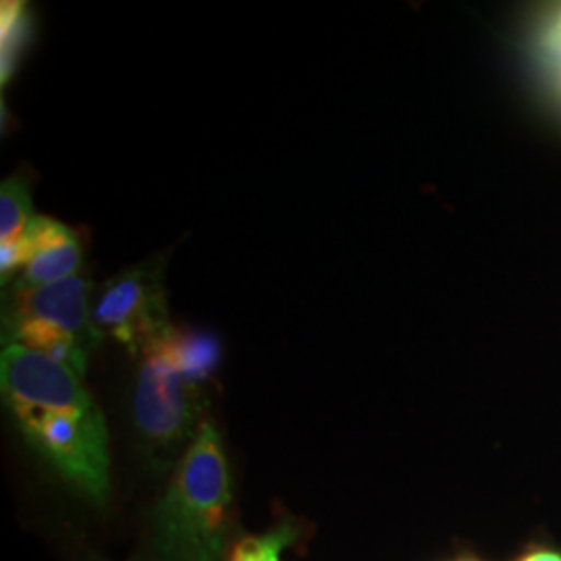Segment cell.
Returning a JSON list of instances; mask_svg holds the SVG:
<instances>
[{"instance_id":"obj_1","label":"cell","mask_w":561,"mask_h":561,"mask_svg":"<svg viewBox=\"0 0 561 561\" xmlns=\"http://www.w3.org/2000/svg\"><path fill=\"white\" fill-rule=\"evenodd\" d=\"M0 389L30 447L102 510L111 489L108 433L83 375L36 350L7 345L0 354Z\"/></svg>"},{"instance_id":"obj_2","label":"cell","mask_w":561,"mask_h":561,"mask_svg":"<svg viewBox=\"0 0 561 561\" xmlns=\"http://www.w3.org/2000/svg\"><path fill=\"white\" fill-rule=\"evenodd\" d=\"M233 486L219 431L204 422L152 514L157 561H221Z\"/></svg>"},{"instance_id":"obj_3","label":"cell","mask_w":561,"mask_h":561,"mask_svg":"<svg viewBox=\"0 0 561 561\" xmlns=\"http://www.w3.org/2000/svg\"><path fill=\"white\" fill-rule=\"evenodd\" d=\"M90 283L83 275L23 287L13 283L2 306V343L21 345L65 362L80 375L101 343L92 322Z\"/></svg>"},{"instance_id":"obj_4","label":"cell","mask_w":561,"mask_h":561,"mask_svg":"<svg viewBox=\"0 0 561 561\" xmlns=\"http://www.w3.org/2000/svg\"><path fill=\"white\" fill-rule=\"evenodd\" d=\"M134 389V424L148 463L162 474L178 466L201 431L206 398L171 356L154 343L141 354Z\"/></svg>"},{"instance_id":"obj_5","label":"cell","mask_w":561,"mask_h":561,"mask_svg":"<svg viewBox=\"0 0 561 561\" xmlns=\"http://www.w3.org/2000/svg\"><path fill=\"white\" fill-rule=\"evenodd\" d=\"M92 322L102 340L119 341L131 354L162 340L173 329L162 262H141L106 280L92 304Z\"/></svg>"},{"instance_id":"obj_6","label":"cell","mask_w":561,"mask_h":561,"mask_svg":"<svg viewBox=\"0 0 561 561\" xmlns=\"http://www.w3.org/2000/svg\"><path fill=\"white\" fill-rule=\"evenodd\" d=\"M81 243L71 227L36 215L27 225L18 250L0 261L2 283L42 287L80 275Z\"/></svg>"},{"instance_id":"obj_7","label":"cell","mask_w":561,"mask_h":561,"mask_svg":"<svg viewBox=\"0 0 561 561\" xmlns=\"http://www.w3.org/2000/svg\"><path fill=\"white\" fill-rule=\"evenodd\" d=\"M157 343H161L162 350L192 381L201 385L210 379V375L215 373L217 364L221 360L219 340L201 331H180L173 327Z\"/></svg>"},{"instance_id":"obj_8","label":"cell","mask_w":561,"mask_h":561,"mask_svg":"<svg viewBox=\"0 0 561 561\" xmlns=\"http://www.w3.org/2000/svg\"><path fill=\"white\" fill-rule=\"evenodd\" d=\"M34 204L27 181L15 175L0 185V261L9 259L32 222Z\"/></svg>"},{"instance_id":"obj_9","label":"cell","mask_w":561,"mask_h":561,"mask_svg":"<svg viewBox=\"0 0 561 561\" xmlns=\"http://www.w3.org/2000/svg\"><path fill=\"white\" fill-rule=\"evenodd\" d=\"M298 539V526L283 522L277 528L243 537L229 553V561H280V553Z\"/></svg>"},{"instance_id":"obj_10","label":"cell","mask_w":561,"mask_h":561,"mask_svg":"<svg viewBox=\"0 0 561 561\" xmlns=\"http://www.w3.org/2000/svg\"><path fill=\"white\" fill-rule=\"evenodd\" d=\"M535 48L547 80L561 99V4L542 15L535 36Z\"/></svg>"},{"instance_id":"obj_11","label":"cell","mask_w":561,"mask_h":561,"mask_svg":"<svg viewBox=\"0 0 561 561\" xmlns=\"http://www.w3.org/2000/svg\"><path fill=\"white\" fill-rule=\"evenodd\" d=\"M27 30H30V20L27 11L20 2H4L2 9V81L11 78L18 60H20L21 50L27 41Z\"/></svg>"},{"instance_id":"obj_12","label":"cell","mask_w":561,"mask_h":561,"mask_svg":"<svg viewBox=\"0 0 561 561\" xmlns=\"http://www.w3.org/2000/svg\"><path fill=\"white\" fill-rule=\"evenodd\" d=\"M518 561H561V553L549 551V549H537V551L522 556Z\"/></svg>"},{"instance_id":"obj_13","label":"cell","mask_w":561,"mask_h":561,"mask_svg":"<svg viewBox=\"0 0 561 561\" xmlns=\"http://www.w3.org/2000/svg\"><path fill=\"white\" fill-rule=\"evenodd\" d=\"M92 561H108V560H92Z\"/></svg>"},{"instance_id":"obj_14","label":"cell","mask_w":561,"mask_h":561,"mask_svg":"<svg viewBox=\"0 0 561 561\" xmlns=\"http://www.w3.org/2000/svg\"><path fill=\"white\" fill-rule=\"evenodd\" d=\"M466 561H477V560H466Z\"/></svg>"}]
</instances>
